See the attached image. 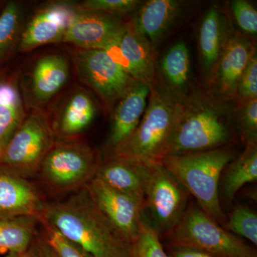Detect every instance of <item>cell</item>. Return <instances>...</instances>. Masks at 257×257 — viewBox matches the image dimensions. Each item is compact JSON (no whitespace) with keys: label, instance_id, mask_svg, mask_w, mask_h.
Masks as SVG:
<instances>
[{"label":"cell","instance_id":"1","mask_svg":"<svg viewBox=\"0 0 257 257\" xmlns=\"http://www.w3.org/2000/svg\"><path fill=\"white\" fill-rule=\"evenodd\" d=\"M64 202L47 203L41 224L53 226L92 257H128V243L98 210L85 188Z\"/></svg>","mask_w":257,"mask_h":257},{"label":"cell","instance_id":"2","mask_svg":"<svg viewBox=\"0 0 257 257\" xmlns=\"http://www.w3.org/2000/svg\"><path fill=\"white\" fill-rule=\"evenodd\" d=\"M175 97V126L165 157L221 148L229 141L226 108L202 96Z\"/></svg>","mask_w":257,"mask_h":257},{"label":"cell","instance_id":"3","mask_svg":"<svg viewBox=\"0 0 257 257\" xmlns=\"http://www.w3.org/2000/svg\"><path fill=\"white\" fill-rule=\"evenodd\" d=\"M234 159V152L226 148L166 157L161 164L197 200L203 211L219 224L224 221L219 201L223 171Z\"/></svg>","mask_w":257,"mask_h":257},{"label":"cell","instance_id":"4","mask_svg":"<svg viewBox=\"0 0 257 257\" xmlns=\"http://www.w3.org/2000/svg\"><path fill=\"white\" fill-rule=\"evenodd\" d=\"M175 106V96L155 84L138 127L111 156L131 159L149 167L161 163L173 133Z\"/></svg>","mask_w":257,"mask_h":257},{"label":"cell","instance_id":"5","mask_svg":"<svg viewBox=\"0 0 257 257\" xmlns=\"http://www.w3.org/2000/svg\"><path fill=\"white\" fill-rule=\"evenodd\" d=\"M167 236L172 247L199 250L215 257H256L251 246L221 227L194 203Z\"/></svg>","mask_w":257,"mask_h":257},{"label":"cell","instance_id":"6","mask_svg":"<svg viewBox=\"0 0 257 257\" xmlns=\"http://www.w3.org/2000/svg\"><path fill=\"white\" fill-rule=\"evenodd\" d=\"M99 158L87 144L76 140L55 142L42 161L38 175L55 193L80 190L95 177Z\"/></svg>","mask_w":257,"mask_h":257},{"label":"cell","instance_id":"7","mask_svg":"<svg viewBox=\"0 0 257 257\" xmlns=\"http://www.w3.org/2000/svg\"><path fill=\"white\" fill-rule=\"evenodd\" d=\"M45 115L34 111L25 118L0 156V167L28 179L38 173L42 161L55 143Z\"/></svg>","mask_w":257,"mask_h":257},{"label":"cell","instance_id":"8","mask_svg":"<svg viewBox=\"0 0 257 257\" xmlns=\"http://www.w3.org/2000/svg\"><path fill=\"white\" fill-rule=\"evenodd\" d=\"M189 195L162 164L152 166L145 190V207L148 208L150 222L160 236H167L178 224L188 207Z\"/></svg>","mask_w":257,"mask_h":257},{"label":"cell","instance_id":"9","mask_svg":"<svg viewBox=\"0 0 257 257\" xmlns=\"http://www.w3.org/2000/svg\"><path fill=\"white\" fill-rule=\"evenodd\" d=\"M74 62L81 80L96 93L109 111H113L138 82L103 50L79 51L74 56Z\"/></svg>","mask_w":257,"mask_h":257},{"label":"cell","instance_id":"10","mask_svg":"<svg viewBox=\"0 0 257 257\" xmlns=\"http://www.w3.org/2000/svg\"><path fill=\"white\" fill-rule=\"evenodd\" d=\"M94 205L125 242L138 234L145 209V196L120 192L94 177L85 187Z\"/></svg>","mask_w":257,"mask_h":257},{"label":"cell","instance_id":"11","mask_svg":"<svg viewBox=\"0 0 257 257\" xmlns=\"http://www.w3.org/2000/svg\"><path fill=\"white\" fill-rule=\"evenodd\" d=\"M135 81L152 89L156 84L155 47L138 31L133 22L124 23L104 49Z\"/></svg>","mask_w":257,"mask_h":257},{"label":"cell","instance_id":"12","mask_svg":"<svg viewBox=\"0 0 257 257\" xmlns=\"http://www.w3.org/2000/svg\"><path fill=\"white\" fill-rule=\"evenodd\" d=\"M254 54L248 38L240 33L230 34L209 77L213 89L223 99L236 97L238 83Z\"/></svg>","mask_w":257,"mask_h":257},{"label":"cell","instance_id":"13","mask_svg":"<svg viewBox=\"0 0 257 257\" xmlns=\"http://www.w3.org/2000/svg\"><path fill=\"white\" fill-rule=\"evenodd\" d=\"M47 204L28 179L0 167V217L31 216L42 223Z\"/></svg>","mask_w":257,"mask_h":257},{"label":"cell","instance_id":"14","mask_svg":"<svg viewBox=\"0 0 257 257\" xmlns=\"http://www.w3.org/2000/svg\"><path fill=\"white\" fill-rule=\"evenodd\" d=\"M123 25L114 15L82 12L74 16L61 42L73 44L82 50H104Z\"/></svg>","mask_w":257,"mask_h":257},{"label":"cell","instance_id":"15","mask_svg":"<svg viewBox=\"0 0 257 257\" xmlns=\"http://www.w3.org/2000/svg\"><path fill=\"white\" fill-rule=\"evenodd\" d=\"M76 14L72 8L64 4L52 5L42 10L25 29L19 50L28 52L42 45L62 41Z\"/></svg>","mask_w":257,"mask_h":257},{"label":"cell","instance_id":"16","mask_svg":"<svg viewBox=\"0 0 257 257\" xmlns=\"http://www.w3.org/2000/svg\"><path fill=\"white\" fill-rule=\"evenodd\" d=\"M150 90L148 86L137 82L115 106L107 141L111 152L138 127L146 109Z\"/></svg>","mask_w":257,"mask_h":257},{"label":"cell","instance_id":"17","mask_svg":"<svg viewBox=\"0 0 257 257\" xmlns=\"http://www.w3.org/2000/svg\"><path fill=\"white\" fill-rule=\"evenodd\" d=\"M151 167L131 159L111 156L99 165L94 177L120 192L145 196Z\"/></svg>","mask_w":257,"mask_h":257},{"label":"cell","instance_id":"18","mask_svg":"<svg viewBox=\"0 0 257 257\" xmlns=\"http://www.w3.org/2000/svg\"><path fill=\"white\" fill-rule=\"evenodd\" d=\"M182 3L176 0H150L142 5L133 22L153 47L175 24L182 13Z\"/></svg>","mask_w":257,"mask_h":257},{"label":"cell","instance_id":"19","mask_svg":"<svg viewBox=\"0 0 257 257\" xmlns=\"http://www.w3.org/2000/svg\"><path fill=\"white\" fill-rule=\"evenodd\" d=\"M226 18L220 9L212 6L207 10L199 32V47L203 69L208 76L219 60L230 34Z\"/></svg>","mask_w":257,"mask_h":257},{"label":"cell","instance_id":"20","mask_svg":"<svg viewBox=\"0 0 257 257\" xmlns=\"http://www.w3.org/2000/svg\"><path fill=\"white\" fill-rule=\"evenodd\" d=\"M69 64L59 55L45 56L39 60L32 77V92L39 102H45L64 87L69 78Z\"/></svg>","mask_w":257,"mask_h":257},{"label":"cell","instance_id":"21","mask_svg":"<svg viewBox=\"0 0 257 257\" xmlns=\"http://www.w3.org/2000/svg\"><path fill=\"white\" fill-rule=\"evenodd\" d=\"M96 106L92 96L77 91L66 101L54 130L64 140H70L83 133L95 118Z\"/></svg>","mask_w":257,"mask_h":257},{"label":"cell","instance_id":"22","mask_svg":"<svg viewBox=\"0 0 257 257\" xmlns=\"http://www.w3.org/2000/svg\"><path fill=\"white\" fill-rule=\"evenodd\" d=\"M222 175L221 192L229 201L234 199L245 184L256 182V143L246 145L242 153L225 167Z\"/></svg>","mask_w":257,"mask_h":257},{"label":"cell","instance_id":"23","mask_svg":"<svg viewBox=\"0 0 257 257\" xmlns=\"http://www.w3.org/2000/svg\"><path fill=\"white\" fill-rule=\"evenodd\" d=\"M39 222L31 216L0 217V250L26 253L36 239Z\"/></svg>","mask_w":257,"mask_h":257},{"label":"cell","instance_id":"24","mask_svg":"<svg viewBox=\"0 0 257 257\" xmlns=\"http://www.w3.org/2000/svg\"><path fill=\"white\" fill-rule=\"evenodd\" d=\"M161 72L172 92H179L188 84L190 58L185 42H177L167 51L161 62Z\"/></svg>","mask_w":257,"mask_h":257},{"label":"cell","instance_id":"25","mask_svg":"<svg viewBox=\"0 0 257 257\" xmlns=\"http://www.w3.org/2000/svg\"><path fill=\"white\" fill-rule=\"evenodd\" d=\"M128 257H170L164 249L160 235L144 214L138 235L128 243Z\"/></svg>","mask_w":257,"mask_h":257},{"label":"cell","instance_id":"26","mask_svg":"<svg viewBox=\"0 0 257 257\" xmlns=\"http://www.w3.org/2000/svg\"><path fill=\"white\" fill-rule=\"evenodd\" d=\"M224 229L257 244V215L247 206L236 205L230 213Z\"/></svg>","mask_w":257,"mask_h":257},{"label":"cell","instance_id":"27","mask_svg":"<svg viewBox=\"0 0 257 257\" xmlns=\"http://www.w3.org/2000/svg\"><path fill=\"white\" fill-rule=\"evenodd\" d=\"M20 23V7L15 3H8L0 15V58L13 46Z\"/></svg>","mask_w":257,"mask_h":257},{"label":"cell","instance_id":"28","mask_svg":"<svg viewBox=\"0 0 257 257\" xmlns=\"http://www.w3.org/2000/svg\"><path fill=\"white\" fill-rule=\"evenodd\" d=\"M237 127L243 143H257V99L239 101L235 111Z\"/></svg>","mask_w":257,"mask_h":257},{"label":"cell","instance_id":"29","mask_svg":"<svg viewBox=\"0 0 257 257\" xmlns=\"http://www.w3.org/2000/svg\"><path fill=\"white\" fill-rule=\"evenodd\" d=\"M45 228L43 239L52 248L58 257H92L80 246L67 239L50 225L42 224Z\"/></svg>","mask_w":257,"mask_h":257},{"label":"cell","instance_id":"30","mask_svg":"<svg viewBox=\"0 0 257 257\" xmlns=\"http://www.w3.org/2000/svg\"><path fill=\"white\" fill-rule=\"evenodd\" d=\"M141 5L138 0H87L81 5L83 12L114 15L126 14Z\"/></svg>","mask_w":257,"mask_h":257},{"label":"cell","instance_id":"31","mask_svg":"<svg viewBox=\"0 0 257 257\" xmlns=\"http://www.w3.org/2000/svg\"><path fill=\"white\" fill-rule=\"evenodd\" d=\"M25 118L23 106L0 105V146L5 148Z\"/></svg>","mask_w":257,"mask_h":257},{"label":"cell","instance_id":"32","mask_svg":"<svg viewBox=\"0 0 257 257\" xmlns=\"http://www.w3.org/2000/svg\"><path fill=\"white\" fill-rule=\"evenodd\" d=\"M233 16L241 31L246 35L256 37L257 34V11L249 2L233 0L230 3Z\"/></svg>","mask_w":257,"mask_h":257},{"label":"cell","instance_id":"33","mask_svg":"<svg viewBox=\"0 0 257 257\" xmlns=\"http://www.w3.org/2000/svg\"><path fill=\"white\" fill-rule=\"evenodd\" d=\"M236 97L239 101L257 99V57H251L243 71L236 88Z\"/></svg>","mask_w":257,"mask_h":257},{"label":"cell","instance_id":"34","mask_svg":"<svg viewBox=\"0 0 257 257\" xmlns=\"http://www.w3.org/2000/svg\"><path fill=\"white\" fill-rule=\"evenodd\" d=\"M0 105L21 106L18 89L10 83L0 82Z\"/></svg>","mask_w":257,"mask_h":257},{"label":"cell","instance_id":"35","mask_svg":"<svg viewBox=\"0 0 257 257\" xmlns=\"http://www.w3.org/2000/svg\"><path fill=\"white\" fill-rule=\"evenodd\" d=\"M170 257H215L204 251L188 248L172 247Z\"/></svg>","mask_w":257,"mask_h":257},{"label":"cell","instance_id":"36","mask_svg":"<svg viewBox=\"0 0 257 257\" xmlns=\"http://www.w3.org/2000/svg\"><path fill=\"white\" fill-rule=\"evenodd\" d=\"M42 257H58L52 248L45 241L43 238L37 239Z\"/></svg>","mask_w":257,"mask_h":257},{"label":"cell","instance_id":"37","mask_svg":"<svg viewBox=\"0 0 257 257\" xmlns=\"http://www.w3.org/2000/svg\"><path fill=\"white\" fill-rule=\"evenodd\" d=\"M27 257H42L37 239H35V241H34L31 247L30 248V249L27 252Z\"/></svg>","mask_w":257,"mask_h":257},{"label":"cell","instance_id":"38","mask_svg":"<svg viewBox=\"0 0 257 257\" xmlns=\"http://www.w3.org/2000/svg\"><path fill=\"white\" fill-rule=\"evenodd\" d=\"M27 252L25 253L8 252V255L5 257H27Z\"/></svg>","mask_w":257,"mask_h":257},{"label":"cell","instance_id":"39","mask_svg":"<svg viewBox=\"0 0 257 257\" xmlns=\"http://www.w3.org/2000/svg\"><path fill=\"white\" fill-rule=\"evenodd\" d=\"M3 148H2V147L0 146V156H1L2 152H3Z\"/></svg>","mask_w":257,"mask_h":257}]
</instances>
